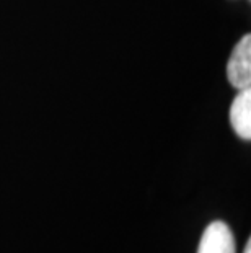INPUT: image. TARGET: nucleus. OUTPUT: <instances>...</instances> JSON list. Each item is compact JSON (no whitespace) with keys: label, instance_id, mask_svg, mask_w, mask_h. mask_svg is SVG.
Instances as JSON below:
<instances>
[{"label":"nucleus","instance_id":"f257e3e1","mask_svg":"<svg viewBox=\"0 0 251 253\" xmlns=\"http://www.w3.org/2000/svg\"><path fill=\"white\" fill-rule=\"evenodd\" d=\"M227 77L238 90L250 88L251 85V36L245 35L233 47L227 64Z\"/></svg>","mask_w":251,"mask_h":253},{"label":"nucleus","instance_id":"20e7f679","mask_svg":"<svg viewBox=\"0 0 251 253\" xmlns=\"http://www.w3.org/2000/svg\"><path fill=\"white\" fill-rule=\"evenodd\" d=\"M245 253H251V240H248L247 249H245Z\"/></svg>","mask_w":251,"mask_h":253},{"label":"nucleus","instance_id":"7ed1b4c3","mask_svg":"<svg viewBox=\"0 0 251 253\" xmlns=\"http://www.w3.org/2000/svg\"><path fill=\"white\" fill-rule=\"evenodd\" d=\"M230 125L245 141L251 139V90H240L230 106Z\"/></svg>","mask_w":251,"mask_h":253},{"label":"nucleus","instance_id":"f03ea898","mask_svg":"<svg viewBox=\"0 0 251 253\" xmlns=\"http://www.w3.org/2000/svg\"><path fill=\"white\" fill-rule=\"evenodd\" d=\"M197 253H235V239L230 227L215 220L204 230Z\"/></svg>","mask_w":251,"mask_h":253}]
</instances>
